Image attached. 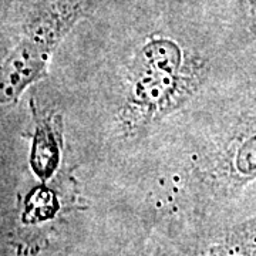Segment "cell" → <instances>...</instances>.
I'll list each match as a JSON object with an SVG mask.
<instances>
[{
    "instance_id": "6da1fadb",
    "label": "cell",
    "mask_w": 256,
    "mask_h": 256,
    "mask_svg": "<svg viewBox=\"0 0 256 256\" xmlns=\"http://www.w3.org/2000/svg\"><path fill=\"white\" fill-rule=\"evenodd\" d=\"M102 0H26L20 38L2 67L0 97L9 106L46 68L56 46Z\"/></svg>"
},
{
    "instance_id": "7a4b0ae2",
    "label": "cell",
    "mask_w": 256,
    "mask_h": 256,
    "mask_svg": "<svg viewBox=\"0 0 256 256\" xmlns=\"http://www.w3.org/2000/svg\"><path fill=\"white\" fill-rule=\"evenodd\" d=\"M182 52L171 38L152 37L134 66L128 108L138 120H151L172 106L182 90Z\"/></svg>"
},
{
    "instance_id": "3957f363",
    "label": "cell",
    "mask_w": 256,
    "mask_h": 256,
    "mask_svg": "<svg viewBox=\"0 0 256 256\" xmlns=\"http://www.w3.org/2000/svg\"><path fill=\"white\" fill-rule=\"evenodd\" d=\"M30 165L38 180L47 181L54 174L60 161V136L56 132L53 121L37 118Z\"/></svg>"
},
{
    "instance_id": "277c9868",
    "label": "cell",
    "mask_w": 256,
    "mask_h": 256,
    "mask_svg": "<svg viewBox=\"0 0 256 256\" xmlns=\"http://www.w3.org/2000/svg\"><path fill=\"white\" fill-rule=\"evenodd\" d=\"M200 256H256V220L232 229Z\"/></svg>"
},
{
    "instance_id": "5b68a950",
    "label": "cell",
    "mask_w": 256,
    "mask_h": 256,
    "mask_svg": "<svg viewBox=\"0 0 256 256\" xmlns=\"http://www.w3.org/2000/svg\"><path fill=\"white\" fill-rule=\"evenodd\" d=\"M60 210V204L50 190L40 188L28 196L23 210V220L28 225L44 224L52 220Z\"/></svg>"
}]
</instances>
